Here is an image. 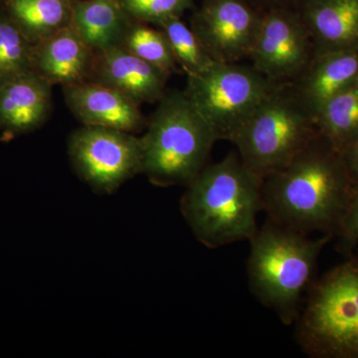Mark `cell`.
<instances>
[{
  "label": "cell",
  "instance_id": "19",
  "mask_svg": "<svg viewBox=\"0 0 358 358\" xmlns=\"http://www.w3.org/2000/svg\"><path fill=\"white\" fill-rule=\"evenodd\" d=\"M315 121L320 136L343 155L358 138V81L329 99Z\"/></svg>",
  "mask_w": 358,
  "mask_h": 358
},
{
  "label": "cell",
  "instance_id": "17",
  "mask_svg": "<svg viewBox=\"0 0 358 358\" xmlns=\"http://www.w3.org/2000/svg\"><path fill=\"white\" fill-rule=\"evenodd\" d=\"M134 20L120 0H74L73 29L94 53L121 46Z\"/></svg>",
  "mask_w": 358,
  "mask_h": 358
},
{
  "label": "cell",
  "instance_id": "21",
  "mask_svg": "<svg viewBox=\"0 0 358 358\" xmlns=\"http://www.w3.org/2000/svg\"><path fill=\"white\" fill-rule=\"evenodd\" d=\"M120 47L169 75L178 70V65L166 34L141 21L133 20Z\"/></svg>",
  "mask_w": 358,
  "mask_h": 358
},
{
  "label": "cell",
  "instance_id": "13",
  "mask_svg": "<svg viewBox=\"0 0 358 358\" xmlns=\"http://www.w3.org/2000/svg\"><path fill=\"white\" fill-rule=\"evenodd\" d=\"M52 86L35 72L0 85V131L7 138L31 133L48 119Z\"/></svg>",
  "mask_w": 358,
  "mask_h": 358
},
{
  "label": "cell",
  "instance_id": "2",
  "mask_svg": "<svg viewBox=\"0 0 358 358\" xmlns=\"http://www.w3.org/2000/svg\"><path fill=\"white\" fill-rule=\"evenodd\" d=\"M262 185L263 178L230 152L186 185L181 213L195 238L208 248L250 241L259 229Z\"/></svg>",
  "mask_w": 358,
  "mask_h": 358
},
{
  "label": "cell",
  "instance_id": "4",
  "mask_svg": "<svg viewBox=\"0 0 358 358\" xmlns=\"http://www.w3.org/2000/svg\"><path fill=\"white\" fill-rule=\"evenodd\" d=\"M141 136L143 173L152 185H187L206 166L217 140L185 92L164 94Z\"/></svg>",
  "mask_w": 358,
  "mask_h": 358
},
{
  "label": "cell",
  "instance_id": "25",
  "mask_svg": "<svg viewBox=\"0 0 358 358\" xmlns=\"http://www.w3.org/2000/svg\"><path fill=\"white\" fill-rule=\"evenodd\" d=\"M343 157L353 182L358 183V138L343 152Z\"/></svg>",
  "mask_w": 358,
  "mask_h": 358
},
{
  "label": "cell",
  "instance_id": "6",
  "mask_svg": "<svg viewBox=\"0 0 358 358\" xmlns=\"http://www.w3.org/2000/svg\"><path fill=\"white\" fill-rule=\"evenodd\" d=\"M294 322L310 357L358 358V263L341 264L313 282Z\"/></svg>",
  "mask_w": 358,
  "mask_h": 358
},
{
  "label": "cell",
  "instance_id": "12",
  "mask_svg": "<svg viewBox=\"0 0 358 358\" xmlns=\"http://www.w3.org/2000/svg\"><path fill=\"white\" fill-rule=\"evenodd\" d=\"M169 74L122 47L95 53L88 81L117 90L138 105L164 96Z\"/></svg>",
  "mask_w": 358,
  "mask_h": 358
},
{
  "label": "cell",
  "instance_id": "3",
  "mask_svg": "<svg viewBox=\"0 0 358 358\" xmlns=\"http://www.w3.org/2000/svg\"><path fill=\"white\" fill-rule=\"evenodd\" d=\"M331 238L333 235L322 234L313 239L268 219L250 240V288L285 324L298 319L301 296L312 286L320 254Z\"/></svg>",
  "mask_w": 358,
  "mask_h": 358
},
{
  "label": "cell",
  "instance_id": "20",
  "mask_svg": "<svg viewBox=\"0 0 358 358\" xmlns=\"http://www.w3.org/2000/svg\"><path fill=\"white\" fill-rule=\"evenodd\" d=\"M33 45L0 7V85L33 72Z\"/></svg>",
  "mask_w": 358,
  "mask_h": 358
},
{
  "label": "cell",
  "instance_id": "15",
  "mask_svg": "<svg viewBox=\"0 0 358 358\" xmlns=\"http://www.w3.org/2000/svg\"><path fill=\"white\" fill-rule=\"evenodd\" d=\"M301 16L315 54L358 49V0H305Z\"/></svg>",
  "mask_w": 358,
  "mask_h": 358
},
{
  "label": "cell",
  "instance_id": "24",
  "mask_svg": "<svg viewBox=\"0 0 358 358\" xmlns=\"http://www.w3.org/2000/svg\"><path fill=\"white\" fill-rule=\"evenodd\" d=\"M336 235L341 239V250L350 251L358 242V183L353 185L350 201Z\"/></svg>",
  "mask_w": 358,
  "mask_h": 358
},
{
  "label": "cell",
  "instance_id": "7",
  "mask_svg": "<svg viewBox=\"0 0 358 358\" xmlns=\"http://www.w3.org/2000/svg\"><path fill=\"white\" fill-rule=\"evenodd\" d=\"M275 84L253 67L214 62L187 76L185 93L217 136L230 141Z\"/></svg>",
  "mask_w": 358,
  "mask_h": 358
},
{
  "label": "cell",
  "instance_id": "18",
  "mask_svg": "<svg viewBox=\"0 0 358 358\" xmlns=\"http://www.w3.org/2000/svg\"><path fill=\"white\" fill-rule=\"evenodd\" d=\"M74 0H2V8L32 44L72 23Z\"/></svg>",
  "mask_w": 358,
  "mask_h": 358
},
{
  "label": "cell",
  "instance_id": "16",
  "mask_svg": "<svg viewBox=\"0 0 358 358\" xmlns=\"http://www.w3.org/2000/svg\"><path fill=\"white\" fill-rule=\"evenodd\" d=\"M358 81V49L315 54L294 85L313 117L339 92Z\"/></svg>",
  "mask_w": 358,
  "mask_h": 358
},
{
  "label": "cell",
  "instance_id": "22",
  "mask_svg": "<svg viewBox=\"0 0 358 358\" xmlns=\"http://www.w3.org/2000/svg\"><path fill=\"white\" fill-rule=\"evenodd\" d=\"M157 26L166 34L176 63L187 76L199 74L215 62L205 51L194 31L180 17L169 18Z\"/></svg>",
  "mask_w": 358,
  "mask_h": 358
},
{
  "label": "cell",
  "instance_id": "1",
  "mask_svg": "<svg viewBox=\"0 0 358 358\" xmlns=\"http://www.w3.org/2000/svg\"><path fill=\"white\" fill-rule=\"evenodd\" d=\"M353 185L343 155L319 134L288 164L263 179V211L289 229L334 236Z\"/></svg>",
  "mask_w": 358,
  "mask_h": 358
},
{
  "label": "cell",
  "instance_id": "5",
  "mask_svg": "<svg viewBox=\"0 0 358 358\" xmlns=\"http://www.w3.org/2000/svg\"><path fill=\"white\" fill-rule=\"evenodd\" d=\"M317 134L315 117L296 86L278 83L229 141L264 179L288 164Z\"/></svg>",
  "mask_w": 358,
  "mask_h": 358
},
{
  "label": "cell",
  "instance_id": "9",
  "mask_svg": "<svg viewBox=\"0 0 358 358\" xmlns=\"http://www.w3.org/2000/svg\"><path fill=\"white\" fill-rule=\"evenodd\" d=\"M312 38L300 14L273 9L262 16L250 57L273 83L300 75L310 64Z\"/></svg>",
  "mask_w": 358,
  "mask_h": 358
},
{
  "label": "cell",
  "instance_id": "26",
  "mask_svg": "<svg viewBox=\"0 0 358 358\" xmlns=\"http://www.w3.org/2000/svg\"><path fill=\"white\" fill-rule=\"evenodd\" d=\"M1 1H2V0H0V2H1Z\"/></svg>",
  "mask_w": 358,
  "mask_h": 358
},
{
  "label": "cell",
  "instance_id": "14",
  "mask_svg": "<svg viewBox=\"0 0 358 358\" xmlns=\"http://www.w3.org/2000/svg\"><path fill=\"white\" fill-rule=\"evenodd\" d=\"M94 59L95 53L72 26L33 45V72L62 88L88 81Z\"/></svg>",
  "mask_w": 358,
  "mask_h": 358
},
{
  "label": "cell",
  "instance_id": "8",
  "mask_svg": "<svg viewBox=\"0 0 358 358\" xmlns=\"http://www.w3.org/2000/svg\"><path fill=\"white\" fill-rule=\"evenodd\" d=\"M68 155L77 176L99 194H113L143 173L141 138L128 131L83 126L70 134Z\"/></svg>",
  "mask_w": 358,
  "mask_h": 358
},
{
  "label": "cell",
  "instance_id": "23",
  "mask_svg": "<svg viewBox=\"0 0 358 358\" xmlns=\"http://www.w3.org/2000/svg\"><path fill=\"white\" fill-rule=\"evenodd\" d=\"M131 20L159 25L162 21L180 17L193 0H120Z\"/></svg>",
  "mask_w": 358,
  "mask_h": 358
},
{
  "label": "cell",
  "instance_id": "10",
  "mask_svg": "<svg viewBox=\"0 0 358 358\" xmlns=\"http://www.w3.org/2000/svg\"><path fill=\"white\" fill-rule=\"evenodd\" d=\"M260 20L242 0H205L192 29L212 60L237 63L250 57Z\"/></svg>",
  "mask_w": 358,
  "mask_h": 358
},
{
  "label": "cell",
  "instance_id": "11",
  "mask_svg": "<svg viewBox=\"0 0 358 358\" xmlns=\"http://www.w3.org/2000/svg\"><path fill=\"white\" fill-rule=\"evenodd\" d=\"M66 103L83 126L101 127L138 133L145 128L140 105L120 93L93 81L63 87Z\"/></svg>",
  "mask_w": 358,
  "mask_h": 358
}]
</instances>
